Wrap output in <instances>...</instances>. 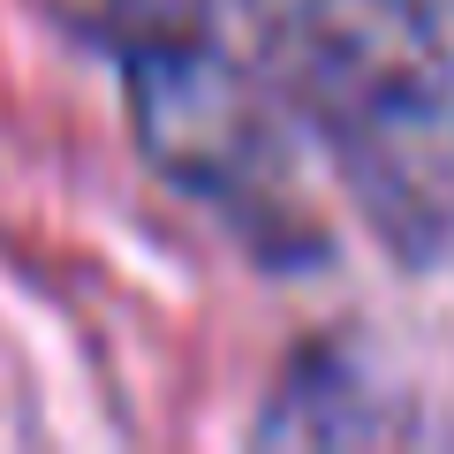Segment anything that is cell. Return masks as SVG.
Segmentation results:
<instances>
[{
	"instance_id": "cell-1",
	"label": "cell",
	"mask_w": 454,
	"mask_h": 454,
	"mask_svg": "<svg viewBox=\"0 0 454 454\" xmlns=\"http://www.w3.org/2000/svg\"><path fill=\"white\" fill-rule=\"evenodd\" d=\"M303 129L402 258L454 235V53L439 0H235Z\"/></svg>"
},
{
	"instance_id": "cell-2",
	"label": "cell",
	"mask_w": 454,
	"mask_h": 454,
	"mask_svg": "<svg viewBox=\"0 0 454 454\" xmlns=\"http://www.w3.org/2000/svg\"><path fill=\"white\" fill-rule=\"evenodd\" d=\"M288 114L295 106L280 98V83L265 68L250 76L212 38V23L129 53V121L145 160L182 197L212 205L227 227H243L265 258L318 250Z\"/></svg>"
},
{
	"instance_id": "cell-3",
	"label": "cell",
	"mask_w": 454,
	"mask_h": 454,
	"mask_svg": "<svg viewBox=\"0 0 454 454\" xmlns=\"http://www.w3.org/2000/svg\"><path fill=\"white\" fill-rule=\"evenodd\" d=\"M356 402H364V387L348 379V364H340V356H318L288 394H280V409L258 424V432L280 439V447H340V439H379V432H387V417H379V409H356Z\"/></svg>"
},
{
	"instance_id": "cell-4",
	"label": "cell",
	"mask_w": 454,
	"mask_h": 454,
	"mask_svg": "<svg viewBox=\"0 0 454 454\" xmlns=\"http://www.w3.org/2000/svg\"><path fill=\"white\" fill-rule=\"evenodd\" d=\"M38 8L53 23H68L76 38H91V46H114L121 61L160 46V38H182V31L212 23L205 0H38Z\"/></svg>"
},
{
	"instance_id": "cell-5",
	"label": "cell",
	"mask_w": 454,
	"mask_h": 454,
	"mask_svg": "<svg viewBox=\"0 0 454 454\" xmlns=\"http://www.w3.org/2000/svg\"><path fill=\"white\" fill-rule=\"evenodd\" d=\"M439 8H454V0H439Z\"/></svg>"
}]
</instances>
